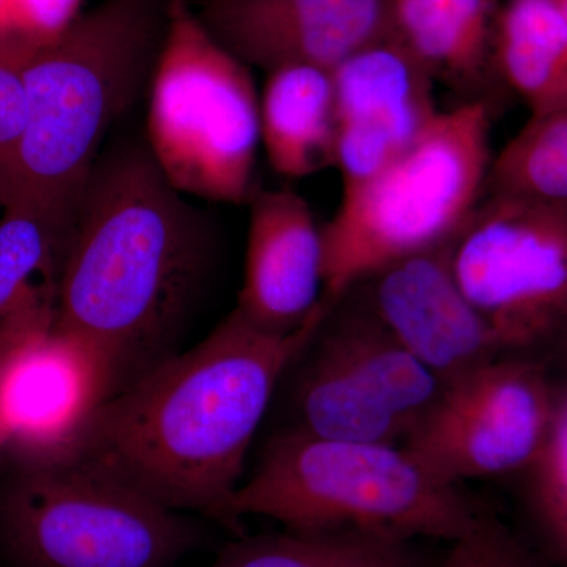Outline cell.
<instances>
[{
    "label": "cell",
    "instance_id": "1",
    "mask_svg": "<svg viewBox=\"0 0 567 567\" xmlns=\"http://www.w3.org/2000/svg\"><path fill=\"white\" fill-rule=\"evenodd\" d=\"M328 315L322 305L292 333H274L235 308L199 344L107 399L73 458L167 509L238 532L233 503L254 435Z\"/></svg>",
    "mask_w": 567,
    "mask_h": 567
},
{
    "label": "cell",
    "instance_id": "2",
    "mask_svg": "<svg viewBox=\"0 0 567 567\" xmlns=\"http://www.w3.org/2000/svg\"><path fill=\"white\" fill-rule=\"evenodd\" d=\"M212 252L207 216L145 137L107 144L74 210L54 328L95 358L111 398L173 357Z\"/></svg>",
    "mask_w": 567,
    "mask_h": 567
},
{
    "label": "cell",
    "instance_id": "3",
    "mask_svg": "<svg viewBox=\"0 0 567 567\" xmlns=\"http://www.w3.org/2000/svg\"><path fill=\"white\" fill-rule=\"evenodd\" d=\"M169 0H102L21 65L28 121L0 174V208L28 205L70 235L112 126L151 84Z\"/></svg>",
    "mask_w": 567,
    "mask_h": 567
},
{
    "label": "cell",
    "instance_id": "4",
    "mask_svg": "<svg viewBox=\"0 0 567 567\" xmlns=\"http://www.w3.org/2000/svg\"><path fill=\"white\" fill-rule=\"evenodd\" d=\"M237 520L259 516L292 532H361L454 543L483 513L457 484L404 446L342 442L287 429L234 496Z\"/></svg>",
    "mask_w": 567,
    "mask_h": 567
},
{
    "label": "cell",
    "instance_id": "5",
    "mask_svg": "<svg viewBox=\"0 0 567 567\" xmlns=\"http://www.w3.org/2000/svg\"><path fill=\"white\" fill-rule=\"evenodd\" d=\"M491 128L481 100L439 111L401 155L342 188L322 227L327 308L383 268L456 240L486 196Z\"/></svg>",
    "mask_w": 567,
    "mask_h": 567
},
{
    "label": "cell",
    "instance_id": "6",
    "mask_svg": "<svg viewBox=\"0 0 567 567\" xmlns=\"http://www.w3.org/2000/svg\"><path fill=\"white\" fill-rule=\"evenodd\" d=\"M145 142L185 196L240 205L256 192L260 96L251 70L213 39L188 0H169Z\"/></svg>",
    "mask_w": 567,
    "mask_h": 567
},
{
    "label": "cell",
    "instance_id": "7",
    "mask_svg": "<svg viewBox=\"0 0 567 567\" xmlns=\"http://www.w3.org/2000/svg\"><path fill=\"white\" fill-rule=\"evenodd\" d=\"M9 466L0 555L10 567H171L199 543L182 513L76 458Z\"/></svg>",
    "mask_w": 567,
    "mask_h": 567
},
{
    "label": "cell",
    "instance_id": "8",
    "mask_svg": "<svg viewBox=\"0 0 567 567\" xmlns=\"http://www.w3.org/2000/svg\"><path fill=\"white\" fill-rule=\"evenodd\" d=\"M462 289L505 352L567 330V203L486 194L453 244Z\"/></svg>",
    "mask_w": 567,
    "mask_h": 567
},
{
    "label": "cell",
    "instance_id": "9",
    "mask_svg": "<svg viewBox=\"0 0 567 567\" xmlns=\"http://www.w3.org/2000/svg\"><path fill=\"white\" fill-rule=\"evenodd\" d=\"M559 386L536 358H496L443 386L404 447L443 481L527 470L546 442Z\"/></svg>",
    "mask_w": 567,
    "mask_h": 567
},
{
    "label": "cell",
    "instance_id": "10",
    "mask_svg": "<svg viewBox=\"0 0 567 567\" xmlns=\"http://www.w3.org/2000/svg\"><path fill=\"white\" fill-rule=\"evenodd\" d=\"M110 398V383L95 358L55 328L0 350V434L7 464L71 461Z\"/></svg>",
    "mask_w": 567,
    "mask_h": 567
},
{
    "label": "cell",
    "instance_id": "11",
    "mask_svg": "<svg viewBox=\"0 0 567 567\" xmlns=\"http://www.w3.org/2000/svg\"><path fill=\"white\" fill-rule=\"evenodd\" d=\"M453 244L406 257L360 284L380 322L443 386L505 352L458 282Z\"/></svg>",
    "mask_w": 567,
    "mask_h": 567
},
{
    "label": "cell",
    "instance_id": "12",
    "mask_svg": "<svg viewBox=\"0 0 567 567\" xmlns=\"http://www.w3.org/2000/svg\"><path fill=\"white\" fill-rule=\"evenodd\" d=\"M342 188L371 177L423 133L436 110L434 80L393 33L333 69Z\"/></svg>",
    "mask_w": 567,
    "mask_h": 567
},
{
    "label": "cell",
    "instance_id": "13",
    "mask_svg": "<svg viewBox=\"0 0 567 567\" xmlns=\"http://www.w3.org/2000/svg\"><path fill=\"white\" fill-rule=\"evenodd\" d=\"M196 13L224 50L267 74L287 65L333 70L390 33L388 0H205Z\"/></svg>",
    "mask_w": 567,
    "mask_h": 567
},
{
    "label": "cell",
    "instance_id": "14",
    "mask_svg": "<svg viewBox=\"0 0 567 567\" xmlns=\"http://www.w3.org/2000/svg\"><path fill=\"white\" fill-rule=\"evenodd\" d=\"M322 297V227L311 207L292 189L254 192L238 311L264 330L292 333Z\"/></svg>",
    "mask_w": 567,
    "mask_h": 567
},
{
    "label": "cell",
    "instance_id": "15",
    "mask_svg": "<svg viewBox=\"0 0 567 567\" xmlns=\"http://www.w3.org/2000/svg\"><path fill=\"white\" fill-rule=\"evenodd\" d=\"M333 70L287 65L268 73L260 96V142L271 169L305 178L336 164Z\"/></svg>",
    "mask_w": 567,
    "mask_h": 567
},
{
    "label": "cell",
    "instance_id": "16",
    "mask_svg": "<svg viewBox=\"0 0 567 567\" xmlns=\"http://www.w3.org/2000/svg\"><path fill=\"white\" fill-rule=\"evenodd\" d=\"M0 215V350L51 330L70 235L28 205Z\"/></svg>",
    "mask_w": 567,
    "mask_h": 567
},
{
    "label": "cell",
    "instance_id": "17",
    "mask_svg": "<svg viewBox=\"0 0 567 567\" xmlns=\"http://www.w3.org/2000/svg\"><path fill=\"white\" fill-rule=\"evenodd\" d=\"M317 336L405 424L406 435L442 393V382L380 322L363 297L353 305L346 295Z\"/></svg>",
    "mask_w": 567,
    "mask_h": 567
},
{
    "label": "cell",
    "instance_id": "18",
    "mask_svg": "<svg viewBox=\"0 0 567 567\" xmlns=\"http://www.w3.org/2000/svg\"><path fill=\"white\" fill-rule=\"evenodd\" d=\"M502 0H388L390 32L434 81L477 84L494 70Z\"/></svg>",
    "mask_w": 567,
    "mask_h": 567
},
{
    "label": "cell",
    "instance_id": "19",
    "mask_svg": "<svg viewBox=\"0 0 567 567\" xmlns=\"http://www.w3.org/2000/svg\"><path fill=\"white\" fill-rule=\"evenodd\" d=\"M494 65L532 114L566 110L567 17L557 0L503 2Z\"/></svg>",
    "mask_w": 567,
    "mask_h": 567
},
{
    "label": "cell",
    "instance_id": "20",
    "mask_svg": "<svg viewBox=\"0 0 567 567\" xmlns=\"http://www.w3.org/2000/svg\"><path fill=\"white\" fill-rule=\"evenodd\" d=\"M319 333V331H317ZM293 393V429L342 442H404L405 424L316 334Z\"/></svg>",
    "mask_w": 567,
    "mask_h": 567
},
{
    "label": "cell",
    "instance_id": "21",
    "mask_svg": "<svg viewBox=\"0 0 567 567\" xmlns=\"http://www.w3.org/2000/svg\"><path fill=\"white\" fill-rule=\"evenodd\" d=\"M208 567H417L412 540L361 532L244 536Z\"/></svg>",
    "mask_w": 567,
    "mask_h": 567
},
{
    "label": "cell",
    "instance_id": "22",
    "mask_svg": "<svg viewBox=\"0 0 567 567\" xmlns=\"http://www.w3.org/2000/svg\"><path fill=\"white\" fill-rule=\"evenodd\" d=\"M486 194L567 203V107L532 114L494 155Z\"/></svg>",
    "mask_w": 567,
    "mask_h": 567
},
{
    "label": "cell",
    "instance_id": "23",
    "mask_svg": "<svg viewBox=\"0 0 567 567\" xmlns=\"http://www.w3.org/2000/svg\"><path fill=\"white\" fill-rule=\"evenodd\" d=\"M527 472L533 511L558 550L567 532V391L563 386L546 442Z\"/></svg>",
    "mask_w": 567,
    "mask_h": 567
},
{
    "label": "cell",
    "instance_id": "24",
    "mask_svg": "<svg viewBox=\"0 0 567 567\" xmlns=\"http://www.w3.org/2000/svg\"><path fill=\"white\" fill-rule=\"evenodd\" d=\"M84 0H0V55L24 63L66 28Z\"/></svg>",
    "mask_w": 567,
    "mask_h": 567
},
{
    "label": "cell",
    "instance_id": "25",
    "mask_svg": "<svg viewBox=\"0 0 567 567\" xmlns=\"http://www.w3.org/2000/svg\"><path fill=\"white\" fill-rule=\"evenodd\" d=\"M443 567H540L527 544L486 514L451 543Z\"/></svg>",
    "mask_w": 567,
    "mask_h": 567
},
{
    "label": "cell",
    "instance_id": "26",
    "mask_svg": "<svg viewBox=\"0 0 567 567\" xmlns=\"http://www.w3.org/2000/svg\"><path fill=\"white\" fill-rule=\"evenodd\" d=\"M28 121L21 65L0 55V174L9 166Z\"/></svg>",
    "mask_w": 567,
    "mask_h": 567
},
{
    "label": "cell",
    "instance_id": "27",
    "mask_svg": "<svg viewBox=\"0 0 567 567\" xmlns=\"http://www.w3.org/2000/svg\"><path fill=\"white\" fill-rule=\"evenodd\" d=\"M555 346H559L563 349V352H566V371H567V330L566 333L561 336V338L558 339L557 342H555ZM565 390L567 391V377H566V383L563 385Z\"/></svg>",
    "mask_w": 567,
    "mask_h": 567
},
{
    "label": "cell",
    "instance_id": "28",
    "mask_svg": "<svg viewBox=\"0 0 567 567\" xmlns=\"http://www.w3.org/2000/svg\"><path fill=\"white\" fill-rule=\"evenodd\" d=\"M558 554L561 555V557L565 558V561L567 563V532L565 537H563L561 546L558 547Z\"/></svg>",
    "mask_w": 567,
    "mask_h": 567
},
{
    "label": "cell",
    "instance_id": "29",
    "mask_svg": "<svg viewBox=\"0 0 567 567\" xmlns=\"http://www.w3.org/2000/svg\"><path fill=\"white\" fill-rule=\"evenodd\" d=\"M7 464L6 445H3L2 434H0V466Z\"/></svg>",
    "mask_w": 567,
    "mask_h": 567
},
{
    "label": "cell",
    "instance_id": "30",
    "mask_svg": "<svg viewBox=\"0 0 567 567\" xmlns=\"http://www.w3.org/2000/svg\"><path fill=\"white\" fill-rule=\"evenodd\" d=\"M557 3L559 7H561V10L565 11V14L567 17V0H557Z\"/></svg>",
    "mask_w": 567,
    "mask_h": 567
}]
</instances>
